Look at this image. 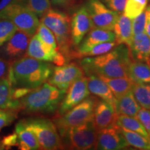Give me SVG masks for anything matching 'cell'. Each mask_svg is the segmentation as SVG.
<instances>
[{
	"label": "cell",
	"mask_w": 150,
	"mask_h": 150,
	"mask_svg": "<svg viewBox=\"0 0 150 150\" xmlns=\"http://www.w3.org/2000/svg\"><path fill=\"white\" fill-rule=\"evenodd\" d=\"M131 59L129 47L120 44L102 55L82 58L80 66L86 76L128 77L127 70Z\"/></svg>",
	"instance_id": "6da1fadb"
},
{
	"label": "cell",
	"mask_w": 150,
	"mask_h": 150,
	"mask_svg": "<svg viewBox=\"0 0 150 150\" xmlns=\"http://www.w3.org/2000/svg\"><path fill=\"white\" fill-rule=\"evenodd\" d=\"M54 67L50 62L24 56L11 62L8 79L13 87L34 89L49 79Z\"/></svg>",
	"instance_id": "7a4b0ae2"
},
{
	"label": "cell",
	"mask_w": 150,
	"mask_h": 150,
	"mask_svg": "<svg viewBox=\"0 0 150 150\" xmlns=\"http://www.w3.org/2000/svg\"><path fill=\"white\" fill-rule=\"evenodd\" d=\"M65 93L45 82L19 99L20 110L28 113H54L57 111Z\"/></svg>",
	"instance_id": "3957f363"
},
{
	"label": "cell",
	"mask_w": 150,
	"mask_h": 150,
	"mask_svg": "<svg viewBox=\"0 0 150 150\" xmlns=\"http://www.w3.org/2000/svg\"><path fill=\"white\" fill-rule=\"evenodd\" d=\"M40 22L54 33L58 50L64 56L67 63L72 59L74 50L71 38L70 18L64 13L50 9L41 17Z\"/></svg>",
	"instance_id": "277c9868"
},
{
	"label": "cell",
	"mask_w": 150,
	"mask_h": 150,
	"mask_svg": "<svg viewBox=\"0 0 150 150\" xmlns=\"http://www.w3.org/2000/svg\"><path fill=\"white\" fill-rule=\"evenodd\" d=\"M97 99L95 97L88 96L81 102L71 108L63 115H56L53 122L56 127L61 138L72 127L78 126L93 119V112Z\"/></svg>",
	"instance_id": "5b68a950"
},
{
	"label": "cell",
	"mask_w": 150,
	"mask_h": 150,
	"mask_svg": "<svg viewBox=\"0 0 150 150\" xmlns=\"http://www.w3.org/2000/svg\"><path fill=\"white\" fill-rule=\"evenodd\" d=\"M21 122L36 137L40 149L55 150L63 148L56 127L51 120L35 117L24 119Z\"/></svg>",
	"instance_id": "8992f818"
},
{
	"label": "cell",
	"mask_w": 150,
	"mask_h": 150,
	"mask_svg": "<svg viewBox=\"0 0 150 150\" xmlns=\"http://www.w3.org/2000/svg\"><path fill=\"white\" fill-rule=\"evenodd\" d=\"M97 130L93 119L72 127L61 138L63 147L70 149L87 150L95 147Z\"/></svg>",
	"instance_id": "52a82bcc"
},
{
	"label": "cell",
	"mask_w": 150,
	"mask_h": 150,
	"mask_svg": "<svg viewBox=\"0 0 150 150\" xmlns=\"http://www.w3.org/2000/svg\"><path fill=\"white\" fill-rule=\"evenodd\" d=\"M0 18L8 19L17 29L33 36L40 24L38 16L25 5L11 4L0 11Z\"/></svg>",
	"instance_id": "ba28073f"
},
{
	"label": "cell",
	"mask_w": 150,
	"mask_h": 150,
	"mask_svg": "<svg viewBox=\"0 0 150 150\" xmlns=\"http://www.w3.org/2000/svg\"><path fill=\"white\" fill-rule=\"evenodd\" d=\"M85 6L95 28L112 31L120 13L110 10L100 0H87Z\"/></svg>",
	"instance_id": "9c48e42d"
},
{
	"label": "cell",
	"mask_w": 150,
	"mask_h": 150,
	"mask_svg": "<svg viewBox=\"0 0 150 150\" xmlns=\"http://www.w3.org/2000/svg\"><path fill=\"white\" fill-rule=\"evenodd\" d=\"M83 75L84 72L80 65L74 63H65L61 66L54 67L52 74L47 81L52 86L67 92L75 81Z\"/></svg>",
	"instance_id": "30bf717a"
},
{
	"label": "cell",
	"mask_w": 150,
	"mask_h": 150,
	"mask_svg": "<svg viewBox=\"0 0 150 150\" xmlns=\"http://www.w3.org/2000/svg\"><path fill=\"white\" fill-rule=\"evenodd\" d=\"M40 61L52 62L58 66L67 63V61L58 50L50 47L42 42L36 33L30 39L26 55Z\"/></svg>",
	"instance_id": "8fae6325"
},
{
	"label": "cell",
	"mask_w": 150,
	"mask_h": 150,
	"mask_svg": "<svg viewBox=\"0 0 150 150\" xmlns=\"http://www.w3.org/2000/svg\"><path fill=\"white\" fill-rule=\"evenodd\" d=\"M129 144L117 124L97 131L95 149L99 150H120L127 149Z\"/></svg>",
	"instance_id": "7c38bea8"
},
{
	"label": "cell",
	"mask_w": 150,
	"mask_h": 150,
	"mask_svg": "<svg viewBox=\"0 0 150 150\" xmlns=\"http://www.w3.org/2000/svg\"><path fill=\"white\" fill-rule=\"evenodd\" d=\"M90 92L87 86V76H83L71 85L62 99L56 115H63L81 102L88 96Z\"/></svg>",
	"instance_id": "4fadbf2b"
},
{
	"label": "cell",
	"mask_w": 150,
	"mask_h": 150,
	"mask_svg": "<svg viewBox=\"0 0 150 150\" xmlns=\"http://www.w3.org/2000/svg\"><path fill=\"white\" fill-rule=\"evenodd\" d=\"M94 25L85 5L81 6L70 19V31L72 44L78 46L85 35L94 29Z\"/></svg>",
	"instance_id": "5bb4252c"
},
{
	"label": "cell",
	"mask_w": 150,
	"mask_h": 150,
	"mask_svg": "<svg viewBox=\"0 0 150 150\" xmlns=\"http://www.w3.org/2000/svg\"><path fill=\"white\" fill-rule=\"evenodd\" d=\"M31 36L17 29L10 39L2 46L1 54L10 62L20 59L26 55Z\"/></svg>",
	"instance_id": "9a60e30c"
},
{
	"label": "cell",
	"mask_w": 150,
	"mask_h": 150,
	"mask_svg": "<svg viewBox=\"0 0 150 150\" xmlns=\"http://www.w3.org/2000/svg\"><path fill=\"white\" fill-rule=\"evenodd\" d=\"M117 117V114L111 104L103 99L97 100L93 112V121L97 131L116 125Z\"/></svg>",
	"instance_id": "2e32d148"
},
{
	"label": "cell",
	"mask_w": 150,
	"mask_h": 150,
	"mask_svg": "<svg viewBox=\"0 0 150 150\" xmlns=\"http://www.w3.org/2000/svg\"><path fill=\"white\" fill-rule=\"evenodd\" d=\"M114 41H115V35L112 31L94 28L87 33L86 36L83 38L79 45L76 46L77 48L73 52L72 59H74L75 54L85 51L96 45L104 42H114Z\"/></svg>",
	"instance_id": "e0dca14e"
},
{
	"label": "cell",
	"mask_w": 150,
	"mask_h": 150,
	"mask_svg": "<svg viewBox=\"0 0 150 150\" xmlns=\"http://www.w3.org/2000/svg\"><path fill=\"white\" fill-rule=\"evenodd\" d=\"M129 48L132 59L150 63V38L145 33L134 35Z\"/></svg>",
	"instance_id": "ac0fdd59"
},
{
	"label": "cell",
	"mask_w": 150,
	"mask_h": 150,
	"mask_svg": "<svg viewBox=\"0 0 150 150\" xmlns=\"http://www.w3.org/2000/svg\"><path fill=\"white\" fill-rule=\"evenodd\" d=\"M113 31L117 45L125 44L128 47L130 46L134 37L131 19L124 13L120 14L114 25Z\"/></svg>",
	"instance_id": "d6986e66"
},
{
	"label": "cell",
	"mask_w": 150,
	"mask_h": 150,
	"mask_svg": "<svg viewBox=\"0 0 150 150\" xmlns=\"http://www.w3.org/2000/svg\"><path fill=\"white\" fill-rule=\"evenodd\" d=\"M87 86L90 93L100 97L115 108V97L108 86L102 79L95 75L87 76Z\"/></svg>",
	"instance_id": "ffe728a7"
},
{
	"label": "cell",
	"mask_w": 150,
	"mask_h": 150,
	"mask_svg": "<svg viewBox=\"0 0 150 150\" xmlns=\"http://www.w3.org/2000/svg\"><path fill=\"white\" fill-rule=\"evenodd\" d=\"M127 74L134 83L150 84V63L131 59Z\"/></svg>",
	"instance_id": "44dd1931"
},
{
	"label": "cell",
	"mask_w": 150,
	"mask_h": 150,
	"mask_svg": "<svg viewBox=\"0 0 150 150\" xmlns=\"http://www.w3.org/2000/svg\"><path fill=\"white\" fill-rule=\"evenodd\" d=\"M140 108L141 106L137 102L131 91L115 100V110L117 115L136 117Z\"/></svg>",
	"instance_id": "7402d4cb"
},
{
	"label": "cell",
	"mask_w": 150,
	"mask_h": 150,
	"mask_svg": "<svg viewBox=\"0 0 150 150\" xmlns=\"http://www.w3.org/2000/svg\"><path fill=\"white\" fill-rule=\"evenodd\" d=\"M15 132L18 136V147L21 150H36L40 149V145L35 135L26 128L21 121L17 124Z\"/></svg>",
	"instance_id": "603a6c76"
},
{
	"label": "cell",
	"mask_w": 150,
	"mask_h": 150,
	"mask_svg": "<svg viewBox=\"0 0 150 150\" xmlns=\"http://www.w3.org/2000/svg\"><path fill=\"white\" fill-rule=\"evenodd\" d=\"M108 86L115 99L131 91L135 83L129 77H106L99 76Z\"/></svg>",
	"instance_id": "cb8c5ba5"
},
{
	"label": "cell",
	"mask_w": 150,
	"mask_h": 150,
	"mask_svg": "<svg viewBox=\"0 0 150 150\" xmlns=\"http://www.w3.org/2000/svg\"><path fill=\"white\" fill-rule=\"evenodd\" d=\"M13 86L8 79L0 81V108L19 111L20 105L18 100L12 99Z\"/></svg>",
	"instance_id": "d4e9b609"
},
{
	"label": "cell",
	"mask_w": 150,
	"mask_h": 150,
	"mask_svg": "<svg viewBox=\"0 0 150 150\" xmlns=\"http://www.w3.org/2000/svg\"><path fill=\"white\" fill-rule=\"evenodd\" d=\"M116 124L120 127L135 131V132L138 133L139 134L145 137L147 139L150 140V137L145 127L136 117H130V116L125 115H117Z\"/></svg>",
	"instance_id": "484cf974"
},
{
	"label": "cell",
	"mask_w": 150,
	"mask_h": 150,
	"mask_svg": "<svg viewBox=\"0 0 150 150\" xmlns=\"http://www.w3.org/2000/svg\"><path fill=\"white\" fill-rule=\"evenodd\" d=\"M120 130L129 146L139 149L150 150V140L138 133L122 127H120Z\"/></svg>",
	"instance_id": "4316f807"
},
{
	"label": "cell",
	"mask_w": 150,
	"mask_h": 150,
	"mask_svg": "<svg viewBox=\"0 0 150 150\" xmlns=\"http://www.w3.org/2000/svg\"><path fill=\"white\" fill-rule=\"evenodd\" d=\"M131 91L140 106L150 110V84L135 83Z\"/></svg>",
	"instance_id": "83f0119b"
},
{
	"label": "cell",
	"mask_w": 150,
	"mask_h": 150,
	"mask_svg": "<svg viewBox=\"0 0 150 150\" xmlns=\"http://www.w3.org/2000/svg\"><path fill=\"white\" fill-rule=\"evenodd\" d=\"M117 45L115 41L114 42H108L100 43V44L96 45L88 49L85 51L79 52L75 54L74 58L75 59H82L83 57H88V56H95L107 53L112 48H114Z\"/></svg>",
	"instance_id": "f1b7e54d"
},
{
	"label": "cell",
	"mask_w": 150,
	"mask_h": 150,
	"mask_svg": "<svg viewBox=\"0 0 150 150\" xmlns=\"http://www.w3.org/2000/svg\"><path fill=\"white\" fill-rule=\"evenodd\" d=\"M148 0H127L124 14L132 20L145 10Z\"/></svg>",
	"instance_id": "f546056e"
},
{
	"label": "cell",
	"mask_w": 150,
	"mask_h": 150,
	"mask_svg": "<svg viewBox=\"0 0 150 150\" xmlns=\"http://www.w3.org/2000/svg\"><path fill=\"white\" fill-rule=\"evenodd\" d=\"M17 29V27L11 20L0 18V47L10 39Z\"/></svg>",
	"instance_id": "4dcf8cb0"
},
{
	"label": "cell",
	"mask_w": 150,
	"mask_h": 150,
	"mask_svg": "<svg viewBox=\"0 0 150 150\" xmlns=\"http://www.w3.org/2000/svg\"><path fill=\"white\" fill-rule=\"evenodd\" d=\"M24 5L40 18L51 9L50 0H25Z\"/></svg>",
	"instance_id": "1f68e13d"
},
{
	"label": "cell",
	"mask_w": 150,
	"mask_h": 150,
	"mask_svg": "<svg viewBox=\"0 0 150 150\" xmlns=\"http://www.w3.org/2000/svg\"><path fill=\"white\" fill-rule=\"evenodd\" d=\"M35 33L42 42H44L45 44L50 47L58 50L57 43H56V38L54 36V33L45 24L40 22Z\"/></svg>",
	"instance_id": "d6a6232c"
},
{
	"label": "cell",
	"mask_w": 150,
	"mask_h": 150,
	"mask_svg": "<svg viewBox=\"0 0 150 150\" xmlns=\"http://www.w3.org/2000/svg\"><path fill=\"white\" fill-rule=\"evenodd\" d=\"M18 111L16 110L0 108V131L12 123L16 119Z\"/></svg>",
	"instance_id": "836d02e7"
},
{
	"label": "cell",
	"mask_w": 150,
	"mask_h": 150,
	"mask_svg": "<svg viewBox=\"0 0 150 150\" xmlns=\"http://www.w3.org/2000/svg\"><path fill=\"white\" fill-rule=\"evenodd\" d=\"M146 20H147V18H146L145 10L134 18V20L132 21V29L134 35L145 33Z\"/></svg>",
	"instance_id": "e575fe53"
},
{
	"label": "cell",
	"mask_w": 150,
	"mask_h": 150,
	"mask_svg": "<svg viewBox=\"0 0 150 150\" xmlns=\"http://www.w3.org/2000/svg\"><path fill=\"white\" fill-rule=\"evenodd\" d=\"M135 117L142 123L150 137V110L141 108Z\"/></svg>",
	"instance_id": "d590c367"
},
{
	"label": "cell",
	"mask_w": 150,
	"mask_h": 150,
	"mask_svg": "<svg viewBox=\"0 0 150 150\" xmlns=\"http://www.w3.org/2000/svg\"><path fill=\"white\" fill-rule=\"evenodd\" d=\"M100 1L110 10L122 13L125 8L127 0H100Z\"/></svg>",
	"instance_id": "8d00e7d4"
},
{
	"label": "cell",
	"mask_w": 150,
	"mask_h": 150,
	"mask_svg": "<svg viewBox=\"0 0 150 150\" xmlns=\"http://www.w3.org/2000/svg\"><path fill=\"white\" fill-rule=\"evenodd\" d=\"M18 145V139L16 133L14 132L12 134L8 135L3 138L1 142V149H9L11 147Z\"/></svg>",
	"instance_id": "74e56055"
},
{
	"label": "cell",
	"mask_w": 150,
	"mask_h": 150,
	"mask_svg": "<svg viewBox=\"0 0 150 150\" xmlns=\"http://www.w3.org/2000/svg\"><path fill=\"white\" fill-rule=\"evenodd\" d=\"M11 63L8 60L0 57V81L8 79Z\"/></svg>",
	"instance_id": "f35d334b"
},
{
	"label": "cell",
	"mask_w": 150,
	"mask_h": 150,
	"mask_svg": "<svg viewBox=\"0 0 150 150\" xmlns=\"http://www.w3.org/2000/svg\"><path fill=\"white\" fill-rule=\"evenodd\" d=\"M50 1L54 6H65L70 1V0H50Z\"/></svg>",
	"instance_id": "ab89813d"
},
{
	"label": "cell",
	"mask_w": 150,
	"mask_h": 150,
	"mask_svg": "<svg viewBox=\"0 0 150 150\" xmlns=\"http://www.w3.org/2000/svg\"><path fill=\"white\" fill-rule=\"evenodd\" d=\"M145 33L146 34L149 35L150 38V20L149 19L147 18L146 20V24H145Z\"/></svg>",
	"instance_id": "60d3db41"
},
{
	"label": "cell",
	"mask_w": 150,
	"mask_h": 150,
	"mask_svg": "<svg viewBox=\"0 0 150 150\" xmlns=\"http://www.w3.org/2000/svg\"><path fill=\"white\" fill-rule=\"evenodd\" d=\"M24 1L25 0H16L15 4H24Z\"/></svg>",
	"instance_id": "b9f144b4"
},
{
	"label": "cell",
	"mask_w": 150,
	"mask_h": 150,
	"mask_svg": "<svg viewBox=\"0 0 150 150\" xmlns=\"http://www.w3.org/2000/svg\"><path fill=\"white\" fill-rule=\"evenodd\" d=\"M0 149H1V142H0Z\"/></svg>",
	"instance_id": "7bdbcfd3"
},
{
	"label": "cell",
	"mask_w": 150,
	"mask_h": 150,
	"mask_svg": "<svg viewBox=\"0 0 150 150\" xmlns=\"http://www.w3.org/2000/svg\"><path fill=\"white\" fill-rule=\"evenodd\" d=\"M74 1V0H70V1Z\"/></svg>",
	"instance_id": "ee69618b"
}]
</instances>
